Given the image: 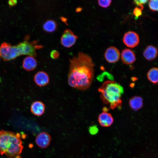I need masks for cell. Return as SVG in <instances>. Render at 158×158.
<instances>
[{
    "label": "cell",
    "mask_w": 158,
    "mask_h": 158,
    "mask_svg": "<svg viewBox=\"0 0 158 158\" xmlns=\"http://www.w3.org/2000/svg\"><path fill=\"white\" fill-rule=\"evenodd\" d=\"M57 24L56 22L52 20H47L43 25L44 30L48 32H51L56 30Z\"/></svg>",
    "instance_id": "cell-16"
},
{
    "label": "cell",
    "mask_w": 158,
    "mask_h": 158,
    "mask_svg": "<svg viewBox=\"0 0 158 158\" xmlns=\"http://www.w3.org/2000/svg\"><path fill=\"white\" fill-rule=\"evenodd\" d=\"M30 35L25 36L24 40L15 45H11L6 42L0 46V55L6 61L15 59L22 55H27L35 57L37 56L36 50L44 47L38 43L37 40L30 41Z\"/></svg>",
    "instance_id": "cell-2"
},
{
    "label": "cell",
    "mask_w": 158,
    "mask_h": 158,
    "mask_svg": "<svg viewBox=\"0 0 158 158\" xmlns=\"http://www.w3.org/2000/svg\"><path fill=\"white\" fill-rule=\"evenodd\" d=\"M19 133L3 130L0 131V154L8 158H21L23 148Z\"/></svg>",
    "instance_id": "cell-3"
},
{
    "label": "cell",
    "mask_w": 158,
    "mask_h": 158,
    "mask_svg": "<svg viewBox=\"0 0 158 158\" xmlns=\"http://www.w3.org/2000/svg\"></svg>",
    "instance_id": "cell-25"
},
{
    "label": "cell",
    "mask_w": 158,
    "mask_h": 158,
    "mask_svg": "<svg viewBox=\"0 0 158 158\" xmlns=\"http://www.w3.org/2000/svg\"><path fill=\"white\" fill-rule=\"evenodd\" d=\"M17 2V1L16 0H9L8 1V4L10 6H12L16 5Z\"/></svg>",
    "instance_id": "cell-24"
},
{
    "label": "cell",
    "mask_w": 158,
    "mask_h": 158,
    "mask_svg": "<svg viewBox=\"0 0 158 158\" xmlns=\"http://www.w3.org/2000/svg\"><path fill=\"white\" fill-rule=\"evenodd\" d=\"M45 109L44 104L40 101H35L31 104L30 111L34 115L36 116H40L44 113Z\"/></svg>",
    "instance_id": "cell-12"
},
{
    "label": "cell",
    "mask_w": 158,
    "mask_h": 158,
    "mask_svg": "<svg viewBox=\"0 0 158 158\" xmlns=\"http://www.w3.org/2000/svg\"><path fill=\"white\" fill-rule=\"evenodd\" d=\"M37 66V60L34 57L31 56H27L24 59L22 64L23 68L28 71L33 70Z\"/></svg>",
    "instance_id": "cell-13"
},
{
    "label": "cell",
    "mask_w": 158,
    "mask_h": 158,
    "mask_svg": "<svg viewBox=\"0 0 158 158\" xmlns=\"http://www.w3.org/2000/svg\"><path fill=\"white\" fill-rule=\"evenodd\" d=\"M103 102L114 109L122 105L121 96L124 92L123 87L113 80H107L98 89Z\"/></svg>",
    "instance_id": "cell-4"
},
{
    "label": "cell",
    "mask_w": 158,
    "mask_h": 158,
    "mask_svg": "<svg viewBox=\"0 0 158 158\" xmlns=\"http://www.w3.org/2000/svg\"><path fill=\"white\" fill-rule=\"evenodd\" d=\"M148 80L154 84L158 83V68H153L150 69L147 74Z\"/></svg>",
    "instance_id": "cell-17"
},
{
    "label": "cell",
    "mask_w": 158,
    "mask_h": 158,
    "mask_svg": "<svg viewBox=\"0 0 158 158\" xmlns=\"http://www.w3.org/2000/svg\"><path fill=\"white\" fill-rule=\"evenodd\" d=\"M133 13L136 17H138L142 14L141 10L140 8L136 7L134 9Z\"/></svg>",
    "instance_id": "cell-22"
},
{
    "label": "cell",
    "mask_w": 158,
    "mask_h": 158,
    "mask_svg": "<svg viewBox=\"0 0 158 158\" xmlns=\"http://www.w3.org/2000/svg\"><path fill=\"white\" fill-rule=\"evenodd\" d=\"M98 128L96 125H93L90 126L89 129L90 133L92 135L96 134L98 133Z\"/></svg>",
    "instance_id": "cell-20"
},
{
    "label": "cell",
    "mask_w": 158,
    "mask_h": 158,
    "mask_svg": "<svg viewBox=\"0 0 158 158\" xmlns=\"http://www.w3.org/2000/svg\"><path fill=\"white\" fill-rule=\"evenodd\" d=\"M123 42L127 47L133 48L136 46L139 42L138 35L135 32L130 31L126 32L124 35Z\"/></svg>",
    "instance_id": "cell-6"
},
{
    "label": "cell",
    "mask_w": 158,
    "mask_h": 158,
    "mask_svg": "<svg viewBox=\"0 0 158 158\" xmlns=\"http://www.w3.org/2000/svg\"><path fill=\"white\" fill-rule=\"evenodd\" d=\"M148 0H135L133 1V3L137 5L140 7V8L142 10L143 9V4H145Z\"/></svg>",
    "instance_id": "cell-21"
},
{
    "label": "cell",
    "mask_w": 158,
    "mask_h": 158,
    "mask_svg": "<svg viewBox=\"0 0 158 158\" xmlns=\"http://www.w3.org/2000/svg\"><path fill=\"white\" fill-rule=\"evenodd\" d=\"M51 140L50 135L45 132H42L37 136L35 142L40 148H45L49 145Z\"/></svg>",
    "instance_id": "cell-8"
},
{
    "label": "cell",
    "mask_w": 158,
    "mask_h": 158,
    "mask_svg": "<svg viewBox=\"0 0 158 158\" xmlns=\"http://www.w3.org/2000/svg\"><path fill=\"white\" fill-rule=\"evenodd\" d=\"M50 55L52 59H56L59 57V53L58 51L54 50L51 51Z\"/></svg>",
    "instance_id": "cell-23"
},
{
    "label": "cell",
    "mask_w": 158,
    "mask_h": 158,
    "mask_svg": "<svg viewBox=\"0 0 158 158\" xmlns=\"http://www.w3.org/2000/svg\"><path fill=\"white\" fill-rule=\"evenodd\" d=\"M78 38L71 30L66 29L61 37V44L65 47L70 48L75 44Z\"/></svg>",
    "instance_id": "cell-5"
},
{
    "label": "cell",
    "mask_w": 158,
    "mask_h": 158,
    "mask_svg": "<svg viewBox=\"0 0 158 158\" xmlns=\"http://www.w3.org/2000/svg\"><path fill=\"white\" fill-rule=\"evenodd\" d=\"M129 104L132 109L137 111L142 108L143 105L142 98L139 96H135L130 99Z\"/></svg>",
    "instance_id": "cell-14"
},
{
    "label": "cell",
    "mask_w": 158,
    "mask_h": 158,
    "mask_svg": "<svg viewBox=\"0 0 158 158\" xmlns=\"http://www.w3.org/2000/svg\"><path fill=\"white\" fill-rule=\"evenodd\" d=\"M149 6L153 11H158V0H151L149 2Z\"/></svg>",
    "instance_id": "cell-18"
},
{
    "label": "cell",
    "mask_w": 158,
    "mask_h": 158,
    "mask_svg": "<svg viewBox=\"0 0 158 158\" xmlns=\"http://www.w3.org/2000/svg\"><path fill=\"white\" fill-rule=\"evenodd\" d=\"M34 80L35 84L39 87H43L49 83V78L46 72L40 71L37 72L34 76Z\"/></svg>",
    "instance_id": "cell-9"
},
{
    "label": "cell",
    "mask_w": 158,
    "mask_h": 158,
    "mask_svg": "<svg viewBox=\"0 0 158 158\" xmlns=\"http://www.w3.org/2000/svg\"><path fill=\"white\" fill-rule=\"evenodd\" d=\"M111 0H99L98 3L99 5L103 8H107L110 5Z\"/></svg>",
    "instance_id": "cell-19"
},
{
    "label": "cell",
    "mask_w": 158,
    "mask_h": 158,
    "mask_svg": "<svg viewBox=\"0 0 158 158\" xmlns=\"http://www.w3.org/2000/svg\"><path fill=\"white\" fill-rule=\"evenodd\" d=\"M98 121L102 126L108 127L113 123L114 119L111 114L107 112H103L99 115Z\"/></svg>",
    "instance_id": "cell-11"
},
{
    "label": "cell",
    "mask_w": 158,
    "mask_h": 158,
    "mask_svg": "<svg viewBox=\"0 0 158 158\" xmlns=\"http://www.w3.org/2000/svg\"><path fill=\"white\" fill-rule=\"evenodd\" d=\"M68 82L71 87L85 90L90 87L94 75V64L89 55L80 52L70 59Z\"/></svg>",
    "instance_id": "cell-1"
},
{
    "label": "cell",
    "mask_w": 158,
    "mask_h": 158,
    "mask_svg": "<svg viewBox=\"0 0 158 158\" xmlns=\"http://www.w3.org/2000/svg\"><path fill=\"white\" fill-rule=\"evenodd\" d=\"M119 50L116 47H110L106 50L104 54L106 60L110 63H114L118 61L120 57Z\"/></svg>",
    "instance_id": "cell-7"
},
{
    "label": "cell",
    "mask_w": 158,
    "mask_h": 158,
    "mask_svg": "<svg viewBox=\"0 0 158 158\" xmlns=\"http://www.w3.org/2000/svg\"><path fill=\"white\" fill-rule=\"evenodd\" d=\"M158 54V51L156 47L152 45L147 47L144 51L143 55L145 58L148 60L155 59Z\"/></svg>",
    "instance_id": "cell-15"
},
{
    "label": "cell",
    "mask_w": 158,
    "mask_h": 158,
    "mask_svg": "<svg viewBox=\"0 0 158 158\" xmlns=\"http://www.w3.org/2000/svg\"><path fill=\"white\" fill-rule=\"evenodd\" d=\"M121 58L123 62L127 65L133 63L136 59L134 52L128 49H125L122 51Z\"/></svg>",
    "instance_id": "cell-10"
}]
</instances>
